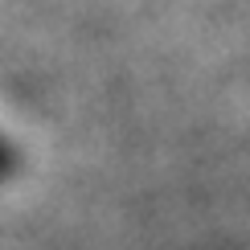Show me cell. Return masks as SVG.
I'll return each instance as SVG.
<instances>
[{
    "mask_svg": "<svg viewBox=\"0 0 250 250\" xmlns=\"http://www.w3.org/2000/svg\"><path fill=\"white\" fill-rule=\"evenodd\" d=\"M13 148H4V140H0V181H4V176H13Z\"/></svg>",
    "mask_w": 250,
    "mask_h": 250,
    "instance_id": "obj_1",
    "label": "cell"
}]
</instances>
